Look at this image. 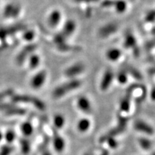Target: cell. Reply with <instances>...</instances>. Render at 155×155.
I'll list each match as a JSON object with an SVG mask.
<instances>
[{"mask_svg": "<svg viewBox=\"0 0 155 155\" xmlns=\"http://www.w3.org/2000/svg\"><path fill=\"white\" fill-rule=\"evenodd\" d=\"M81 84H82L81 81L78 80V79H73V80L70 81L68 82H66L61 85V86L56 87L53 91V96L55 98H61L62 96H65L72 91L76 90V89L80 88Z\"/></svg>", "mask_w": 155, "mask_h": 155, "instance_id": "1", "label": "cell"}, {"mask_svg": "<svg viewBox=\"0 0 155 155\" xmlns=\"http://www.w3.org/2000/svg\"><path fill=\"white\" fill-rule=\"evenodd\" d=\"M38 46L35 44H29L26 45L23 49L19 52V53L17 55L16 57V63L18 65H22L26 61L27 58L33 54V52L37 49Z\"/></svg>", "mask_w": 155, "mask_h": 155, "instance_id": "2", "label": "cell"}, {"mask_svg": "<svg viewBox=\"0 0 155 155\" xmlns=\"http://www.w3.org/2000/svg\"><path fill=\"white\" fill-rule=\"evenodd\" d=\"M20 12V5L15 3H9L6 5L4 9L3 16L7 19H15L19 16Z\"/></svg>", "mask_w": 155, "mask_h": 155, "instance_id": "3", "label": "cell"}, {"mask_svg": "<svg viewBox=\"0 0 155 155\" xmlns=\"http://www.w3.org/2000/svg\"><path fill=\"white\" fill-rule=\"evenodd\" d=\"M47 78V72L45 71H41L37 73L30 81V86L33 89L38 90L41 88Z\"/></svg>", "mask_w": 155, "mask_h": 155, "instance_id": "4", "label": "cell"}, {"mask_svg": "<svg viewBox=\"0 0 155 155\" xmlns=\"http://www.w3.org/2000/svg\"><path fill=\"white\" fill-rule=\"evenodd\" d=\"M118 30V25L116 23H108L101 27L98 30V35L101 38H106L115 33Z\"/></svg>", "mask_w": 155, "mask_h": 155, "instance_id": "5", "label": "cell"}, {"mask_svg": "<svg viewBox=\"0 0 155 155\" xmlns=\"http://www.w3.org/2000/svg\"><path fill=\"white\" fill-rule=\"evenodd\" d=\"M85 70V65L82 63H77L65 71V75L68 78H74L82 73Z\"/></svg>", "mask_w": 155, "mask_h": 155, "instance_id": "6", "label": "cell"}, {"mask_svg": "<svg viewBox=\"0 0 155 155\" xmlns=\"http://www.w3.org/2000/svg\"><path fill=\"white\" fill-rule=\"evenodd\" d=\"M66 38L61 32L56 35L54 37L53 41L55 42L57 48L61 51H68L72 49V47L66 42Z\"/></svg>", "mask_w": 155, "mask_h": 155, "instance_id": "7", "label": "cell"}, {"mask_svg": "<svg viewBox=\"0 0 155 155\" xmlns=\"http://www.w3.org/2000/svg\"><path fill=\"white\" fill-rule=\"evenodd\" d=\"M114 73L111 69H108L105 71L103 75L101 81L100 88L102 91H106L108 89L114 81Z\"/></svg>", "mask_w": 155, "mask_h": 155, "instance_id": "8", "label": "cell"}, {"mask_svg": "<svg viewBox=\"0 0 155 155\" xmlns=\"http://www.w3.org/2000/svg\"><path fill=\"white\" fill-rule=\"evenodd\" d=\"M124 47L127 49H130V48L134 49V48L137 47V39L130 30H128L127 32H126L124 41Z\"/></svg>", "mask_w": 155, "mask_h": 155, "instance_id": "9", "label": "cell"}, {"mask_svg": "<svg viewBox=\"0 0 155 155\" xmlns=\"http://www.w3.org/2000/svg\"><path fill=\"white\" fill-rule=\"evenodd\" d=\"M77 104L78 108L81 111L85 112V113H91L92 111L91 104L90 101H89L86 97L81 96L78 99Z\"/></svg>", "mask_w": 155, "mask_h": 155, "instance_id": "10", "label": "cell"}, {"mask_svg": "<svg viewBox=\"0 0 155 155\" xmlns=\"http://www.w3.org/2000/svg\"><path fill=\"white\" fill-rule=\"evenodd\" d=\"M61 20V12L58 9H55L50 13L49 17H48V24L52 28H55L59 25Z\"/></svg>", "mask_w": 155, "mask_h": 155, "instance_id": "11", "label": "cell"}, {"mask_svg": "<svg viewBox=\"0 0 155 155\" xmlns=\"http://www.w3.org/2000/svg\"><path fill=\"white\" fill-rule=\"evenodd\" d=\"M75 29H76V24H75V22L72 19H69L64 25L61 33L67 38L68 37L71 36L75 32Z\"/></svg>", "mask_w": 155, "mask_h": 155, "instance_id": "12", "label": "cell"}, {"mask_svg": "<svg viewBox=\"0 0 155 155\" xmlns=\"http://www.w3.org/2000/svg\"><path fill=\"white\" fill-rule=\"evenodd\" d=\"M134 127L137 130L142 131L147 134H152L154 133V130L151 126H150L148 124L145 123L144 121H141V120H137L134 124Z\"/></svg>", "mask_w": 155, "mask_h": 155, "instance_id": "13", "label": "cell"}, {"mask_svg": "<svg viewBox=\"0 0 155 155\" xmlns=\"http://www.w3.org/2000/svg\"><path fill=\"white\" fill-rule=\"evenodd\" d=\"M121 55H122L121 50H120L119 49H118V48H110L109 50H107V52H106V53L107 59L108 61H112V62L118 61V60L121 58Z\"/></svg>", "mask_w": 155, "mask_h": 155, "instance_id": "14", "label": "cell"}, {"mask_svg": "<svg viewBox=\"0 0 155 155\" xmlns=\"http://www.w3.org/2000/svg\"><path fill=\"white\" fill-rule=\"evenodd\" d=\"M25 110L17 108L12 104L5 111V113L8 116H22L25 114Z\"/></svg>", "mask_w": 155, "mask_h": 155, "instance_id": "15", "label": "cell"}, {"mask_svg": "<svg viewBox=\"0 0 155 155\" xmlns=\"http://www.w3.org/2000/svg\"><path fill=\"white\" fill-rule=\"evenodd\" d=\"M33 96L28 95H15L12 97V100L14 103H32Z\"/></svg>", "mask_w": 155, "mask_h": 155, "instance_id": "16", "label": "cell"}, {"mask_svg": "<svg viewBox=\"0 0 155 155\" xmlns=\"http://www.w3.org/2000/svg\"><path fill=\"white\" fill-rule=\"evenodd\" d=\"M6 33H7V36L9 35H12L14 33H16L17 32H19L21 30H24L26 29V26L23 24H17L12 25V26L9 27V28H5Z\"/></svg>", "mask_w": 155, "mask_h": 155, "instance_id": "17", "label": "cell"}, {"mask_svg": "<svg viewBox=\"0 0 155 155\" xmlns=\"http://www.w3.org/2000/svg\"><path fill=\"white\" fill-rule=\"evenodd\" d=\"M40 63V58L37 54H32L29 57V67L30 69L34 70L38 67Z\"/></svg>", "mask_w": 155, "mask_h": 155, "instance_id": "18", "label": "cell"}, {"mask_svg": "<svg viewBox=\"0 0 155 155\" xmlns=\"http://www.w3.org/2000/svg\"><path fill=\"white\" fill-rule=\"evenodd\" d=\"M114 7L118 13H124L127 10V4L124 0H115Z\"/></svg>", "mask_w": 155, "mask_h": 155, "instance_id": "19", "label": "cell"}, {"mask_svg": "<svg viewBox=\"0 0 155 155\" xmlns=\"http://www.w3.org/2000/svg\"><path fill=\"white\" fill-rule=\"evenodd\" d=\"M125 71H127V73L130 74L131 76H133L137 80H141L142 79V75H141V73L137 68L131 66V65L126 66Z\"/></svg>", "mask_w": 155, "mask_h": 155, "instance_id": "20", "label": "cell"}, {"mask_svg": "<svg viewBox=\"0 0 155 155\" xmlns=\"http://www.w3.org/2000/svg\"><path fill=\"white\" fill-rule=\"evenodd\" d=\"M54 147H55V150L58 152H61L63 150L64 147H65V141L61 138L60 136L55 135L54 137Z\"/></svg>", "mask_w": 155, "mask_h": 155, "instance_id": "21", "label": "cell"}, {"mask_svg": "<svg viewBox=\"0 0 155 155\" xmlns=\"http://www.w3.org/2000/svg\"><path fill=\"white\" fill-rule=\"evenodd\" d=\"M21 131L25 136H30L33 132V128L30 122H25L21 126Z\"/></svg>", "mask_w": 155, "mask_h": 155, "instance_id": "22", "label": "cell"}, {"mask_svg": "<svg viewBox=\"0 0 155 155\" xmlns=\"http://www.w3.org/2000/svg\"><path fill=\"white\" fill-rule=\"evenodd\" d=\"M90 125L91 123L88 119H82L79 121L78 124V129L81 132H84V131H86L89 129Z\"/></svg>", "mask_w": 155, "mask_h": 155, "instance_id": "23", "label": "cell"}, {"mask_svg": "<svg viewBox=\"0 0 155 155\" xmlns=\"http://www.w3.org/2000/svg\"><path fill=\"white\" fill-rule=\"evenodd\" d=\"M128 73H127V71H125V69H122L119 71V73H117V81L118 82L121 84H125L127 82V79H128Z\"/></svg>", "mask_w": 155, "mask_h": 155, "instance_id": "24", "label": "cell"}, {"mask_svg": "<svg viewBox=\"0 0 155 155\" xmlns=\"http://www.w3.org/2000/svg\"><path fill=\"white\" fill-rule=\"evenodd\" d=\"M31 104L34 106H35L38 110H40V111H43V110L45 109V104L41 100L37 98V97H33L32 98V103Z\"/></svg>", "mask_w": 155, "mask_h": 155, "instance_id": "25", "label": "cell"}, {"mask_svg": "<svg viewBox=\"0 0 155 155\" xmlns=\"http://www.w3.org/2000/svg\"><path fill=\"white\" fill-rule=\"evenodd\" d=\"M64 124H65V119L61 114H57L54 117V124L58 129H61V128L63 127Z\"/></svg>", "mask_w": 155, "mask_h": 155, "instance_id": "26", "label": "cell"}, {"mask_svg": "<svg viewBox=\"0 0 155 155\" xmlns=\"http://www.w3.org/2000/svg\"><path fill=\"white\" fill-rule=\"evenodd\" d=\"M35 37V32L32 30H28L25 31V32L22 35V38L24 39L25 41L31 42L34 40Z\"/></svg>", "mask_w": 155, "mask_h": 155, "instance_id": "27", "label": "cell"}, {"mask_svg": "<svg viewBox=\"0 0 155 155\" xmlns=\"http://www.w3.org/2000/svg\"><path fill=\"white\" fill-rule=\"evenodd\" d=\"M21 148H22V152L24 153L25 154H27L28 153L30 152V143L28 142V141H27L26 139H23L21 140Z\"/></svg>", "mask_w": 155, "mask_h": 155, "instance_id": "28", "label": "cell"}, {"mask_svg": "<svg viewBox=\"0 0 155 155\" xmlns=\"http://www.w3.org/2000/svg\"><path fill=\"white\" fill-rule=\"evenodd\" d=\"M145 21L147 22H153L155 21V9L151 10L147 13L145 16Z\"/></svg>", "mask_w": 155, "mask_h": 155, "instance_id": "29", "label": "cell"}, {"mask_svg": "<svg viewBox=\"0 0 155 155\" xmlns=\"http://www.w3.org/2000/svg\"><path fill=\"white\" fill-rule=\"evenodd\" d=\"M15 134L13 131L9 130V131H7V132H6L5 139L8 143L12 142V141L15 140Z\"/></svg>", "mask_w": 155, "mask_h": 155, "instance_id": "30", "label": "cell"}, {"mask_svg": "<svg viewBox=\"0 0 155 155\" xmlns=\"http://www.w3.org/2000/svg\"><path fill=\"white\" fill-rule=\"evenodd\" d=\"M114 2H115V0H104L101 2V7H104V8L114 7Z\"/></svg>", "mask_w": 155, "mask_h": 155, "instance_id": "31", "label": "cell"}, {"mask_svg": "<svg viewBox=\"0 0 155 155\" xmlns=\"http://www.w3.org/2000/svg\"><path fill=\"white\" fill-rule=\"evenodd\" d=\"M12 151V148L9 146H4L2 148L1 152H0V155H9V154Z\"/></svg>", "mask_w": 155, "mask_h": 155, "instance_id": "32", "label": "cell"}, {"mask_svg": "<svg viewBox=\"0 0 155 155\" xmlns=\"http://www.w3.org/2000/svg\"><path fill=\"white\" fill-rule=\"evenodd\" d=\"M139 142H140V144L141 145V147L144 149H148L151 147V141H149L148 139H141L139 140Z\"/></svg>", "mask_w": 155, "mask_h": 155, "instance_id": "33", "label": "cell"}, {"mask_svg": "<svg viewBox=\"0 0 155 155\" xmlns=\"http://www.w3.org/2000/svg\"><path fill=\"white\" fill-rule=\"evenodd\" d=\"M108 141V143H109V145L111 146V147H116V141L114 140L113 138H110L107 139Z\"/></svg>", "mask_w": 155, "mask_h": 155, "instance_id": "34", "label": "cell"}, {"mask_svg": "<svg viewBox=\"0 0 155 155\" xmlns=\"http://www.w3.org/2000/svg\"><path fill=\"white\" fill-rule=\"evenodd\" d=\"M99 0H75L77 2H84V3H90V2H96Z\"/></svg>", "mask_w": 155, "mask_h": 155, "instance_id": "35", "label": "cell"}, {"mask_svg": "<svg viewBox=\"0 0 155 155\" xmlns=\"http://www.w3.org/2000/svg\"><path fill=\"white\" fill-rule=\"evenodd\" d=\"M150 97H151V98H152V101H155V86H153L152 90H151Z\"/></svg>", "mask_w": 155, "mask_h": 155, "instance_id": "36", "label": "cell"}, {"mask_svg": "<svg viewBox=\"0 0 155 155\" xmlns=\"http://www.w3.org/2000/svg\"><path fill=\"white\" fill-rule=\"evenodd\" d=\"M2 138H3V134H2L1 131H0V141H1L2 139Z\"/></svg>", "mask_w": 155, "mask_h": 155, "instance_id": "37", "label": "cell"}, {"mask_svg": "<svg viewBox=\"0 0 155 155\" xmlns=\"http://www.w3.org/2000/svg\"><path fill=\"white\" fill-rule=\"evenodd\" d=\"M44 155H51V154H50V153L47 152V153H45V154Z\"/></svg>", "mask_w": 155, "mask_h": 155, "instance_id": "38", "label": "cell"}, {"mask_svg": "<svg viewBox=\"0 0 155 155\" xmlns=\"http://www.w3.org/2000/svg\"><path fill=\"white\" fill-rule=\"evenodd\" d=\"M102 155H108V153H107V152H104V154H103Z\"/></svg>", "mask_w": 155, "mask_h": 155, "instance_id": "39", "label": "cell"}, {"mask_svg": "<svg viewBox=\"0 0 155 155\" xmlns=\"http://www.w3.org/2000/svg\"><path fill=\"white\" fill-rule=\"evenodd\" d=\"M86 155H91V154H86Z\"/></svg>", "mask_w": 155, "mask_h": 155, "instance_id": "40", "label": "cell"}, {"mask_svg": "<svg viewBox=\"0 0 155 155\" xmlns=\"http://www.w3.org/2000/svg\"><path fill=\"white\" fill-rule=\"evenodd\" d=\"M130 1H134V0H130Z\"/></svg>", "mask_w": 155, "mask_h": 155, "instance_id": "41", "label": "cell"}, {"mask_svg": "<svg viewBox=\"0 0 155 155\" xmlns=\"http://www.w3.org/2000/svg\"><path fill=\"white\" fill-rule=\"evenodd\" d=\"M153 155H155V154H153Z\"/></svg>", "mask_w": 155, "mask_h": 155, "instance_id": "42", "label": "cell"}]
</instances>
